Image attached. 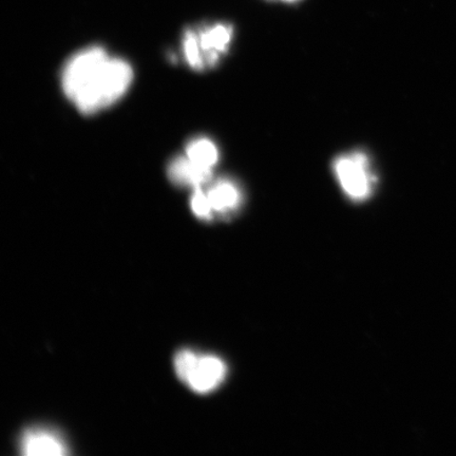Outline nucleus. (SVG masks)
Segmentation results:
<instances>
[{"mask_svg": "<svg viewBox=\"0 0 456 456\" xmlns=\"http://www.w3.org/2000/svg\"><path fill=\"white\" fill-rule=\"evenodd\" d=\"M134 72L127 61L101 45L77 51L61 70L67 99L79 112L91 116L116 104L128 93Z\"/></svg>", "mask_w": 456, "mask_h": 456, "instance_id": "obj_1", "label": "nucleus"}, {"mask_svg": "<svg viewBox=\"0 0 456 456\" xmlns=\"http://www.w3.org/2000/svg\"><path fill=\"white\" fill-rule=\"evenodd\" d=\"M233 28L224 22L187 28L182 36V53L196 71L218 64L232 42Z\"/></svg>", "mask_w": 456, "mask_h": 456, "instance_id": "obj_2", "label": "nucleus"}, {"mask_svg": "<svg viewBox=\"0 0 456 456\" xmlns=\"http://www.w3.org/2000/svg\"><path fill=\"white\" fill-rule=\"evenodd\" d=\"M175 370L181 381L198 395H208L224 383L227 367L222 359L182 350L175 357Z\"/></svg>", "mask_w": 456, "mask_h": 456, "instance_id": "obj_3", "label": "nucleus"}, {"mask_svg": "<svg viewBox=\"0 0 456 456\" xmlns=\"http://www.w3.org/2000/svg\"><path fill=\"white\" fill-rule=\"evenodd\" d=\"M333 170L342 191L352 201H366L372 196L378 178L366 153L354 151L339 157L333 164Z\"/></svg>", "mask_w": 456, "mask_h": 456, "instance_id": "obj_4", "label": "nucleus"}, {"mask_svg": "<svg viewBox=\"0 0 456 456\" xmlns=\"http://www.w3.org/2000/svg\"><path fill=\"white\" fill-rule=\"evenodd\" d=\"M20 448L21 453L27 456H62L69 453L66 442L59 433L44 428H32L24 432Z\"/></svg>", "mask_w": 456, "mask_h": 456, "instance_id": "obj_5", "label": "nucleus"}, {"mask_svg": "<svg viewBox=\"0 0 456 456\" xmlns=\"http://www.w3.org/2000/svg\"><path fill=\"white\" fill-rule=\"evenodd\" d=\"M214 215L230 216L240 208L243 202L241 188L235 181L221 178L209 186H204Z\"/></svg>", "mask_w": 456, "mask_h": 456, "instance_id": "obj_6", "label": "nucleus"}, {"mask_svg": "<svg viewBox=\"0 0 456 456\" xmlns=\"http://www.w3.org/2000/svg\"><path fill=\"white\" fill-rule=\"evenodd\" d=\"M171 183L179 187L196 188L208 185L213 178V170L199 167L186 156L176 157L167 168Z\"/></svg>", "mask_w": 456, "mask_h": 456, "instance_id": "obj_7", "label": "nucleus"}, {"mask_svg": "<svg viewBox=\"0 0 456 456\" xmlns=\"http://www.w3.org/2000/svg\"><path fill=\"white\" fill-rule=\"evenodd\" d=\"M185 156L199 167L212 170L219 162L218 147L208 138H196L188 142Z\"/></svg>", "mask_w": 456, "mask_h": 456, "instance_id": "obj_8", "label": "nucleus"}, {"mask_svg": "<svg viewBox=\"0 0 456 456\" xmlns=\"http://www.w3.org/2000/svg\"><path fill=\"white\" fill-rule=\"evenodd\" d=\"M191 212L195 214L199 219H214L215 215L212 207H210L209 200L207 192H205L204 186L193 190V193L191 198Z\"/></svg>", "mask_w": 456, "mask_h": 456, "instance_id": "obj_9", "label": "nucleus"}, {"mask_svg": "<svg viewBox=\"0 0 456 456\" xmlns=\"http://www.w3.org/2000/svg\"><path fill=\"white\" fill-rule=\"evenodd\" d=\"M284 2H296V0H284Z\"/></svg>", "mask_w": 456, "mask_h": 456, "instance_id": "obj_10", "label": "nucleus"}]
</instances>
